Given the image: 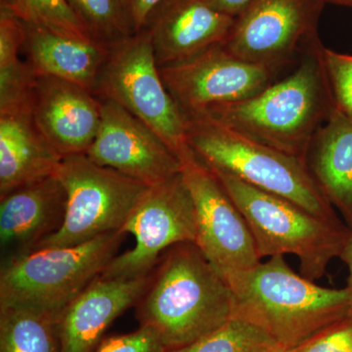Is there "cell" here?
<instances>
[{"instance_id":"6da1fadb","label":"cell","mask_w":352,"mask_h":352,"mask_svg":"<svg viewBox=\"0 0 352 352\" xmlns=\"http://www.w3.org/2000/svg\"><path fill=\"white\" fill-rule=\"evenodd\" d=\"M234 305L230 285L195 243H182L162 256L135 307L140 326L154 331L171 351L226 325Z\"/></svg>"},{"instance_id":"7a4b0ae2","label":"cell","mask_w":352,"mask_h":352,"mask_svg":"<svg viewBox=\"0 0 352 352\" xmlns=\"http://www.w3.org/2000/svg\"><path fill=\"white\" fill-rule=\"evenodd\" d=\"M321 45V41L315 44L292 73L251 98L214 106L197 115L305 160L315 134L335 110L319 52Z\"/></svg>"},{"instance_id":"3957f363","label":"cell","mask_w":352,"mask_h":352,"mask_svg":"<svg viewBox=\"0 0 352 352\" xmlns=\"http://www.w3.org/2000/svg\"><path fill=\"white\" fill-rule=\"evenodd\" d=\"M230 287L235 298L233 317L263 329L286 351L349 314L346 288H325L296 274L284 256L261 261Z\"/></svg>"},{"instance_id":"277c9868","label":"cell","mask_w":352,"mask_h":352,"mask_svg":"<svg viewBox=\"0 0 352 352\" xmlns=\"http://www.w3.org/2000/svg\"><path fill=\"white\" fill-rule=\"evenodd\" d=\"M190 148L207 166L293 201L310 214L340 220L302 157L263 144L207 116H185Z\"/></svg>"},{"instance_id":"5b68a950","label":"cell","mask_w":352,"mask_h":352,"mask_svg":"<svg viewBox=\"0 0 352 352\" xmlns=\"http://www.w3.org/2000/svg\"><path fill=\"white\" fill-rule=\"evenodd\" d=\"M212 170L244 215L261 259L293 254L300 274L315 282L340 258L351 232L342 220L321 219L283 197Z\"/></svg>"},{"instance_id":"8992f818","label":"cell","mask_w":352,"mask_h":352,"mask_svg":"<svg viewBox=\"0 0 352 352\" xmlns=\"http://www.w3.org/2000/svg\"><path fill=\"white\" fill-rule=\"evenodd\" d=\"M126 234H106L76 245L36 250L1 264L0 308L58 315L100 276Z\"/></svg>"},{"instance_id":"52a82bcc","label":"cell","mask_w":352,"mask_h":352,"mask_svg":"<svg viewBox=\"0 0 352 352\" xmlns=\"http://www.w3.org/2000/svg\"><path fill=\"white\" fill-rule=\"evenodd\" d=\"M94 94L116 102L151 127L180 161L193 154L186 120L162 80L147 29L111 46Z\"/></svg>"},{"instance_id":"ba28073f","label":"cell","mask_w":352,"mask_h":352,"mask_svg":"<svg viewBox=\"0 0 352 352\" xmlns=\"http://www.w3.org/2000/svg\"><path fill=\"white\" fill-rule=\"evenodd\" d=\"M67 194L61 228L34 250L69 247L122 230L149 187L85 154L63 157L57 175Z\"/></svg>"},{"instance_id":"9c48e42d","label":"cell","mask_w":352,"mask_h":352,"mask_svg":"<svg viewBox=\"0 0 352 352\" xmlns=\"http://www.w3.org/2000/svg\"><path fill=\"white\" fill-rule=\"evenodd\" d=\"M120 231L131 234L135 244L117 254L102 277L147 276L171 247L195 243V206L182 173L149 187Z\"/></svg>"},{"instance_id":"30bf717a","label":"cell","mask_w":352,"mask_h":352,"mask_svg":"<svg viewBox=\"0 0 352 352\" xmlns=\"http://www.w3.org/2000/svg\"><path fill=\"white\" fill-rule=\"evenodd\" d=\"M182 164L183 179L195 206V244L230 285L261 263L251 230L210 166L195 153Z\"/></svg>"},{"instance_id":"8fae6325","label":"cell","mask_w":352,"mask_h":352,"mask_svg":"<svg viewBox=\"0 0 352 352\" xmlns=\"http://www.w3.org/2000/svg\"><path fill=\"white\" fill-rule=\"evenodd\" d=\"M324 0H256L235 18L226 43L229 52L281 71L320 41Z\"/></svg>"},{"instance_id":"7c38bea8","label":"cell","mask_w":352,"mask_h":352,"mask_svg":"<svg viewBox=\"0 0 352 352\" xmlns=\"http://www.w3.org/2000/svg\"><path fill=\"white\" fill-rule=\"evenodd\" d=\"M280 72L245 61L222 44L182 63L160 68L162 80L183 115L251 98L276 82Z\"/></svg>"},{"instance_id":"4fadbf2b","label":"cell","mask_w":352,"mask_h":352,"mask_svg":"<svg viewBox=\"0 0 352 352\" xmlns=\"http://www.w3.org/2000/svg\"><path fill=\"white\" fill-rule=\"evenodd\" d=\"M101 100V122L87 156L152 187L182 173L179 157L142 120L119 104Z\"/></svg>"},{"instance_id":"5bb4252c","label":"cell","mask_w":352,"mask_h":352,"mask_svg":"<svg viewBox=\"0 0 352 352\" xmlns=\"http://www.w3.org/2000/svg\"><path fill=\"white\" fill-rule=\"evenodd\" d=\"M32 117L62 157L87 154L101 122V100L80 85L38 76Z\"/></svg>"},{"instance_id":"9a60e30c","label":"cell","mask_w":352,"mask_h":352,"mask_svg":"<svg viewBox=\"0 0 352 352\" xmlns=\"http://www.w3.org/2000/svg\"><path fill=\"white\" fill-rule=\"evenodd\" d=\"M152 273L129 279L96 278L58 314L61 352H95L116 319L139 302Z\"/></svg>"},{"instance_id":"2e32d148","label":"cell","mask_w":352,"mask_h":352,"mask_svg":"<svg viewBox=\"0 0 352 352\" xmlns=\"http://www.w3.org/2000/svg\"><path fill=\"white\" fill-rule=\"evenodd\" d=\"M235 18L206 0H164L145 29L151 36L159 68L182 63L226 43Z\"/></svg>"},{"instance_id":"e0dca14e","label":"cell","mask_w":352,"mask_h":352,"mask_svg":"<svg viewBox=\"0 0 352 352\" xmlns=\"http://www.w3.org/2000/svg\"><path fill=\"white\" fill-rule=\"evenodd\" d=\"M67 194L57 175L30 183L0 198L1 264L34 251L65 219Z\"/></svg>"},{"instance_id":"ac0fdd59","label":"cell","mask_w":352,"mask_h":352,"mask_svg":"<svg viewBox=\"0 0 352 352\" xmlns=\"http://www.w3.org/2000/svg\"><path fill=\"white\" fill-rule=\"evenodd\" d=\"M62 160L36 126L32 112L0 115V198L56 175Z\"/></svg>"},{"instance_id":"d6986e66","label":"cell","mask_w":352,"mask_h":352,"mask_svg":"<svg viewBox=\"0 0 352 352\" xmlns=\"http://www.w3.org/2000/svg\"><path fill=\"white\" fill-rule=\"evenodd\" d=\"M23 24V51L34 75L61 78L94 94L110 47L94 41L62 36L38 25Z\"/></svg>"},{"instance_id":"ffe728a7","label":"cell","mask_w":352,"mask_h":352,"mask_svg":"<svg viewBox=\"0 0 352 352\" xmlns=\"http://www.w3.org/2000/svg\"><path fill=\"white\" fill-rule=\"evenodd\" d=\"M308 170L352 232V120L333 110L305 157Z\"/></svg>"},{"instance_id":"44dd1931","label":"cell","mask_w":352,"mask_h":352,"mask_svg":"<svg viewBox=\"0 0 352 352\" xmlns=\"http://www.w3.org/2000/svg\"><path fill=\"white\" fill-rule=\"evenodd\" d=\"M25 41L22 21L0 9V115L32 112L38 76L21 60Z\"/></svg>"},{"instance_id":"7402d4cb","label":"cell","mask_w":352,"mask_h":352,"mask_svg":"<svg viewBox=\"0 0 352 352\" xmlns=\"http://www.w3.org/2000/svg\"><path fill=\"white\" fill-rule=\"evenodd\" d=\"M57 316L0 308V352H61Z\"/></svg>"},{"instance_id":"603a6c76","label":"cell","mask_w":352,"mask_h":352,"mask_svg":"<svg viewBox=\"0 0 352 352\" xmlns=\"http://www.w3.org/2000/svg\"><path fill=\"white\" fill-rule=\"evenodd\" d=\"M272 336L251 322L233 317L214 333L168 352H285Z\"/></svg>"},{"instance_id":"cb8c5ba5","label":"cell","mask_w":352,"mask_h":352,"mask_svg":"<svg viewBox=\"0 0 352 352\" xmlns=\"http://www.w3.org/2000/svg\"><path fill=\"white\" fill-rule=\"evenodd\" d=\"M0 9L25 24L38 25L69 38L94 41L65 0H0Z\"/></svg>"},{"instance_id":"d4e9b609","label":"cell","mask_w":352,"mask_h":352,"mask_svg":"<svg viewBox=\"0 0 352 352\" xmlns=\"http://www.w3.org/2000/svg\"><path fill=\"white\" fill-rule=\"evenodd\" d=\"M97 43L111 46L132 36L129 12L118 0H65Z\"/></svg>"},{"instance_id":"484cf974","label":"cell","mask_w":352,"mask_h":352,"mask_svg":"<svg viewBox=\"0 0 352 352\" xmlns=\"http://www.w3.org/2000/svg\"><path fill=\"white\" fill-rule=\"evenodd\" d=\"M319 52L333 107L352 120V55L340 54L323 44Z\"/></svg>"},{"instance_id":"4316f807","label":"cell","mask_w":352,"mask_h":352,"mask_svg":"<svg viewBox=\"0 0 352 352\" xmlns=\"http://www.w3.org/2000/svg\"><path fill=\"white\" fill-rule=\"evenodd\" d=\"M286 352H352V315L333 322L300 346Z\"/></svg>"},{"instance_id":"83f0119b","label":"cell","mask_w":352,"mask_h":352,"mask_svg":"<svg viewBox=\"0 0 352 352\" xmlns=\"http://www.w3.org/2000/svg\"><path fill=\"white\" fill-rule=\"evenodd\" d=\"M95 352H168L156 333L140 326L138 330L105 338Z\"/></svg>"},{"instance_id":"f1b7e54d","label":"cell","mask_w":352,"mask_h":352,"mask_svg":"<svg viewBox=\"0 0 352 352\" xmlns=\"http://www.w3.org/2000/svg\"><path fill=\"white\" fill-rule=\"evenodd\" d=\"M164 0H129L127 12L134 32L144 30L152 14Z\"/></svg>"},{"instance_id":"f546056e","label":"cell","mask_w":352,"mask_h":352,"mask_svg":"<svg viewBox=\"0 0 352 352\" xmlns=\"http://www.w3.org/2000/svg\"><path fill=\"white\" fill-rule=\"evenodd\" d=\"M206 1L219 12L236 18L256 0H206Z\"/></svg>"},{"instance_id":"4dcf8cb0","label":"cell","mask_w":352,"mask_h":352,"mask_svg":"<svg viewBox=\"0 0 352 352\" xmlns=\"http://www.w3.org/2000/svg\"><path fill=\"white\" fill-rule=\"evenodd\" d=\"M340 258L346 264L347 270H349L346 289L349 298V314L352 315V232L349 234V239L346 241Z\"/></svg>"},{"instance_id":"1f68e13d","label":"cell","mask_w":352,"mask_h":352,"mask_svg":"<svg viewBox=\"0 0 352 352\" xmlns=\"http://www.w3.org/2000/svg\"><path fill=\"white\" fill-rule=\"evenodd\" d=\"M326 3L338 4V6H344L352 7V0H324Z\"/></svg>"},{"instance_id":"d6a6232c","label":"cell","mask_w":352,"mask_h":352,"mask_svg":"<svg viewBox=\"0 0 352 352\" xmlns=\"http://www.w3.org/2000/svg\"><path fill=\"white\" fill-rule=\"evenodd\" d=\"M122 6L127 10V4H129V0H118Z\"/></svg>"},{"instance_id":"836d02e7","label":"cell","mask_w":352,"mask_h":352,"mask_svg":"<svg viewBox=\"0 0 352 352\" xmlns=\"http://www.w3.org/2000/svg\"><path fill=\"white\" fill-rule=\"evenodd\" d=\"M285 352H286V351H285Z\"/></svg>"}]
</instances>
